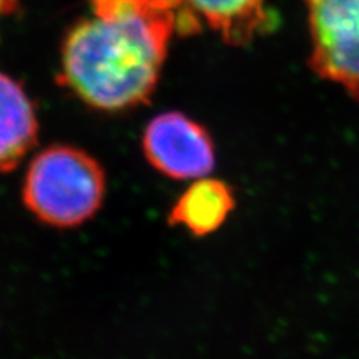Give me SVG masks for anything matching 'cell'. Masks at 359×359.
<instances>
[{"mask_svg":"<svg viewBox=\"0 0 359 359\" xmlns=\"http://www.w3.org/2000/svg\"><path fill=\"white\" fill-rule=\"evenodd\" d=\"M95 17L67 33L60 80L90 107L149 102L159 83L177 11L163 0H88Z\"/></svg>","mask_w":359,"mask_h":359,"instance_id":"1","label":"cell"},{"mask_svg":"<svg viewBox=\"0 0 359 359\" xmlns=\"http://www.w3.org/2000/svg\"><path fill=\"white\" fill-rule=\"evenodd\" d=\"M105 190V172L95 157L69 145H53L32 161L22 201L41 222L66 229L92 219Z\"/></svg>","mask_w":359,"mask_h":359,"instance_id":"2","label":"cell"},{"mask_svg":"<svg viewBox=\"0 0 359 359\" xmlns=\"http://www.w3.org/2000/svg\"><path fill=\"white\" fill-rule=\"evenodd\" d=\"M311 41L310 66L359 102V0H302Z\"/></svg>","mask_w":359,"mask_h":359,"instance_id":"3","label":"cell"},{"mask_svg":"<svg viewBox=\"0 0 359 359\" xmlns=\"http://www.w3.org/2000/svg\"><path fill=\"white\" fill-rule=\"evenodd\" d=\"M142 151L157 172L172 180L207 177L216 165L207 129L177 111L151 118L142 135Z\"/></svg>","mask_w":359,"mask_h":359,"instance_id":"4","label":"cell"},{"mask_svg":"<svg viewBox=\"0 0 359 359\" xmlns=\"http://www.w3.org/2000/svg\"><path fill=\"white\" fill-rule=\"evenodd\" d=\"M178 32H195L198 17L232 47H244L266 25L265 0H182Z\"/></svg>","mask_w":359,"mask_h":359,"instance_id":"5","label":"cell"},{"mask_svg":"<svg viewBox=\"0 0 359 359\" xmlns=\"http://www.w3.org/2000/svg\"><path fill=\"white\" fill-rule=\"evenodd\" d=\"M235 195L219 178L195 180L168 212V224L180 226L196 238L219 231L235 208Z\"/></svg>","mask_w":359,"mask_h":359,"instance_id":"6","label":"cell"},{"mask_svg":"<svg viewBox=\"0 0 359 359\" xmlns=\"http://www.w3.org/2000/svg\"><path fill=\"white\" fill-rule=\"evenodd\" d=\"M38 138L35 109L22 87L0 72V172L13 171Z\"/></svg>","mask_w":359,"mask_h":359,"instance_id":"7","label":"cell"},{"mask_svg":"<svg viewBox=\"0 0 359 359\" xmlns=\"http://www.w3.org/2000/svg\"><path fill=\"white\" fill-rule=\"evenodd\" d=\"M17 6V0H0V14L13 13Z\"/></svg>","mask_w":359,"mask_h":359,"instance_id":"8","label":"cell"}]
</instances>
